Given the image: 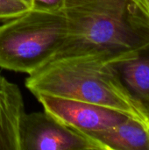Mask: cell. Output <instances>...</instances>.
I'll use <instances>...</instances> for the list:
<instances>
[{
    "mask_svg": "<svg viewBox=\"0 0 149 150\" xmlns=\"http://www.w3.org/2000/svg\"><path fill=\"white\" fill-rule=\"evenodd\" d=\"M68 37L54 57L97 54L110 61L149 45V13L142 0H65Z\"/></svg>",
    "mask_w": 149,
    "mask_h": 150,
    "instance_id": "6da1fadb",
    "label": "cell"
},
{
    "mask_svg": "<svg viewBox=\"0 0 149 150\" xmlns=\"http://www.w3.org/2000/svg\"><path fill=\"white\" fill-rule=\"evenodd\" d=\"M108 61L90 54L54 57L29 74L25 86L34 96L45 94L102 105L149 127L148 112L131 96Z\"/></svg>",
    "mask_w": 149,
    "mask_h": 150,
    "instance_id": "7a4b0ae2",
    "label": "cell"
},
{
    "mask_svg": "<svg viewBox=\"0 0 149 150\" xmlns=\"http://www.w3.org/2000/svg\"><path fill=\"white\" fill-rule=\"evenodd\" d=\"M68 37L62 11L33 7L0 25V68L29 75L56 56Z\"/></svg>",
    "mask_w": 149,
    "mask_h": 150,
    "instance_id": "3957f363",
    "label": "cell"
},
{
    "mask_svg": "<svg viewBox=\"0 0 149 150\" xmlns=\"http://www.w3.org/2000/svg\"><path fill=\"white\" fill-rule=\"evenodd\" d=\"M20 150H106L95 139L43 112L24 113L19 126Z\"/></svg>",
    "mask_w": 149,
    "mask_h": 150,
    "instance_id": "277c9868",
    "label": "cell"
},
{
    "mask_svg": "<svg viewBox=\"0 0 149 150\" xmlns=\"http://www.w3.org/2000/svg\"><path fill=\"white\" fill-rule=\"evenodd\" d=\"M35 97L46 112L88 136L109 129L129 118L113 109L88 102L45 94H38Z\"/></svg>",
    "mask_w": 149,
    "mask_h": 150,
    "instance_id": "5b68a950",
    "label": "cell"
},
{
    "mask_svg": "<svg viewBox=\"0 0 149 150\" xmlns=\"http://www.w3.org/2000/svg\"><path fill=\"white\" fill-rule=\"evenodd\" d=\"M24 113L19 88L0 75V150H20L19 126Z\"/></svg>",
    "mask_w": 149,
    "mask_h": 150,
    "instance_id": "8992f818",
    "label": "cell"
},
{
    "mask_svg": "<svg viewBox=\"0 0 149 150\" xmlns=\"http://www.w3.org/2000/svg\"><path fill=\"white\" fill-rule=\"evenodd\" d=\"M123 85L146 111L149 109V45L137 54L118 61H108Z\"/></svg>",
    "mask_w": 149,
    "mask_h": 150,
    "instance_id": "52a82bcc",
    "label": "cell"
},
{
    "mask_svg": "<svg viewBox=\"0 0 149 150\" xmlns=\"http://www.w3.org/2000/svg\"><path fill=\"white\" fill-rule=\"evenodd\" d=\"M89 136L106 150H149V127L132 118Z\"/></svg>",
    "mask_w": 149,
    "mask_h": 150,
    "instance_id": "ba28073f",
    "label": "cell"
},
{
    "mask_svg": "<svg viewBox=\"0 0 149 150\" xmlns=\"http://www.w3.org/2000/svg\"><path fill=\"white\" fill-rule=\"evenodd\" d=\"M33 7L32 0H0V21L18 17Z\"/></svg>",
    "mask_w": 149,
    "mask_h": 150,
    "instance_id": "9c48e42d",
    "label": "cell"
},
{
    "mask_svg": "<svg viewBox=\"0 0 149 150\" xmlns=\"http://www.w3.org/2000/svg\"><path fill=\"white\" fill-rule=\"evenodd\" d=\"M34 7L42 8L52 11H62L65 0H32Z\"/></svg>",
    "mask_w": 149,
    "mask_h": 150,
    "instance_id": "30bf717a",
    "label": "cell"
},
{
    "mask_svg": "<svg viewBox=\"0 0 149 150\" xmlns=\"http://www.w3.org/2000/svg\"><path fill=\"white\" fill-rule=\"evenodd\" d=\"M142 1H143V3H144V4H145V6H146L149 13V0H142Z\"/></svg>",
    "mask_w": 149,
    "mask_h": 150,
    "instance_id": "8fae6325",
    "label": "cell"
},
{
    "mask_svg": "<svg viewBox=\"0 0 149 150\" xmlns=\"http://www.w3.org/2000/svg\"><path fill=\"white\" fill-rule=\"evenodd\" d=\"M147 112H148V116H149V109L148 110V111H147Z\"/></svg>",
    "mask_w": 149,
    "mask_h": 150,
    "instance_id": "7c38bea8",
    "label": "cell"
}]
</instances>
